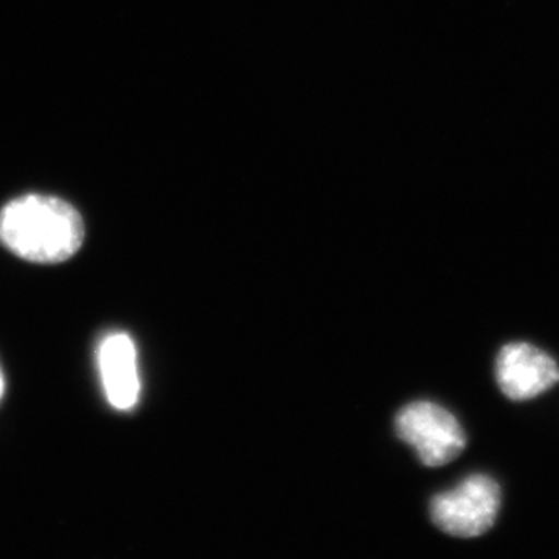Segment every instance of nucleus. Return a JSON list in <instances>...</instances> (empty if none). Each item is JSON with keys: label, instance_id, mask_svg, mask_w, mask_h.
<instances>
[{"label": "nucleus", "instance_id": "obj_1", "mask_svg": "<svg viewBox=\"0 0 559 559\" xmlns=\"http://www.w3.org/2000/svg\"><path fill=\"white\" fill-rule=\"evenodd\" d=\"M84 234L80 213L58 198L27 194L0 210V245L32 263L72 259L83 246Z\"/></svg>", "mask_w": 559, "mask_h": 559}, {"label": "nucleus", "instance_id": "obj_2", "mask_svg": "<svg viewBox=\"0 0 559 559\" xmlns=\"http://www.w3.org/2000/svg\"><path fill=\"white\" fill-rule=\"evenodd\" d=\"M500 510L498 481L474 474L430 502L433 524L455 538H477L492 528Z\"/></svg>", "mask_w": 559, "mask_h": 559}, {"label": "nucleus", "instance_id": "obj_3", "mask_svg": "<svg viewBox=\"0 0 559 559\" xmlns=\"http://www.w3.org/2000/svg\"><path fill=\"white\" fill-rule=\"evenodd\" d=\"M401 440L417 451L423 465L440 468L457 459L466 447L465 430L450 411L429 401L409 404L396 417Z\"/></svg>", "mask_w": 559, "mask_h": 559}, {"label": "nucleus", "instance_id": "obj_4", "mask_svg": "<svg viewBox=\"0 0 559 559\" xmlns=\"http://www.w3.org/2000/svg\"><path fill=\"white\" fill-rule=\"evenodd\" d=\"M496 380L507 399L533 400L559 382V367L550 355L535 345L514 342L499 352Z\"/></svg>", "mask_w": 559, "mask_h": 559}, {"label": "nucleus", "instance_id": "obj_5", "mask_svg": "<svg viewBox=\"0 0 559 559\" xmlns=\"http://www.w3.org/2000/svg\"><path fill=\"white\" fill-rule=\"evenodd\" d=\"M98 369L110 406L134 409L140 399L138 349L130 334L110 333L98 347Z\"/></svg>", "mask_w": 559, "mask_h": 559}, {"label": "nucleus", "instance_id": "obj_6", "mask_svg": "<svg viewBox=\"0 0 559 559\" xmlns=\"http://www.w3.org/2000/svg\"><path fill=\"white\" fill-rule=\"evenodd\" d=\"M3 393H5V380H3L2 369H0V401L3 399Z\"/></svg>", "mask_w": 559, "mask_h": 559}]
</instances>
